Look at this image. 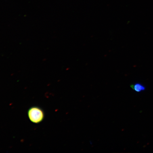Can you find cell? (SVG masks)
Instances as JSON below:
<instances>
[{"label": "cell", "mask_w": 153, "mask_h": 153, "mask_svg": "<svg viewBox=\"0 0 153 153\" xmlns=\"http://www.w3.org/2000/svg\"><path fill=\"white\" fill-rule=\"evenodd\" d=\"M29 119L32 123L39 124L42 122L45 117V113L41 108L37 106L31 107L27 112Z\"/></svg>", "instance_id": "obj_1"}, {"label": "cell", "mask_w": 153, "mask_h": 153, "mask_svg": "<svg viewBox=\"0 0 153 153\" xmlns=\"http://www.w3.org/2000/svg\"><path fill=\"white\" fill-rule=\"evenodd\" d=\"M131 87L134 91L137 92H140L141 91H145L146 89L145 86L140 83L133 84L131 85Z\"/></svg>", "instance_id": "obj_2"}]
</instances>
